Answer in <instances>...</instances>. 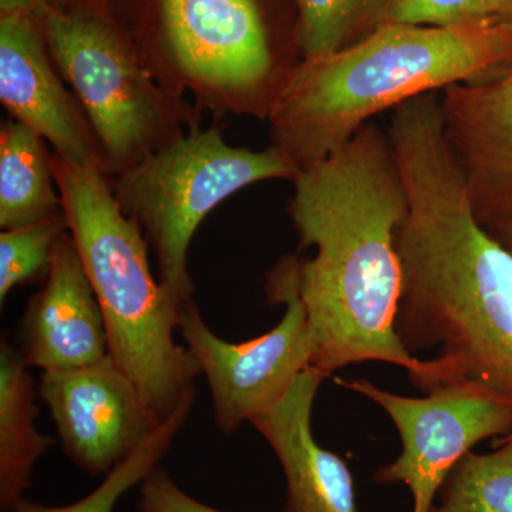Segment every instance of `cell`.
<instances>
[{"instance_id": "cell-19", "label": "cell", "mask_w": 512, "mask_h": 512, "mask_svg": "<svg viewBox=\"0 0 512 512\" xmlns=\"http://www.w3.org/2000/svg\"><path fill=\"white\" fill-rule=\"evenodd\" d=\"M430 512H512V434L493 453H468L441 485Z\"/></svg>"}, {"instance_id": "cell-23", "label": "cell", "mask_w": 512, "mask_h": 512, "mask_svg": "<svg viewBox=\"0 0 512 512\" xmlns=\"http://www.w3.org/2000/svg\"><path fill=\"white\" fill-rule=\"evenodd\" d=\"M487 234L512 254V195L476 214Z\"/></svg>"}, {"instance_id": "cell-17", "label": "cell", "mask_w": 512, "mask_h": 512, "mask_svg": "<svg viewBox=\"0 0 512 512\" xmlns=\"http://www.w3.org/2000/svg\"><path fill=\"white\" fill-rule=\"evenodd\" d=\"M392 0H296V45L302 60L322 59L379 28Z\"/></svg>"}, {"instance_id": "cell-2", "label": "cell", "mask_w": 512, "mask_h": 512, "mask_svg": "<svg viewBox=\"0 0 512 512\" xmlns=\"http://www.w3.org/2000/svg\"><path fill=\"white\" fill-rule=\"evenodd\" d=\"M292 183L289 217L302 247L316 249L298 269L311 367L329 377L379 360L406 369L423 390L430 360L414 357L394 330L402 293L396 234L409 202L389 133L366 124Z\"/></svg>"}, {"instance_id": "cell-3", "label": "cell", "mask_w": 512, "mask_h": 512, "mask_svg": "<svg viewBox=\"0 0 512 512\" xmlns=\"http://www.w3.org/2000/svg\"><path fill=\"white\" fill-rule=\"evenodd\" d=\"M511 64L512 23L503 20L454 28L384 22L335 55L296 64L266 117L272 146L302 170L377 114Z\"/></svg>"}, {"instance_id": "cell-22", "label": "cell", "mask_w": 512, "mask_h": 512, "mask_svg": "<svg viewBox=\"0 0 512 512\" xmlns=\"http://www.w3.org/2000/svg\"><path fill=\"white\" fill-rule=\"evenodd\" d=\"M137 507L140 512H225L185 493L161 466L140 484Z\"/></svg>"}, {"instance_id": "cell-1", "label": "cell", "mask_w": 512, "mask_h": 512, "mask_svg": "<svg viewBox=\"0 0 512 512\" xmlns=\"http://www.w3.org/2000/svg\"><path fill=\"white\" fill-rule=\"evenodd\" d=\"M387 133L409 202L394 330L410 353L440 349L424 393L476 387L512 403V254L477 220L440 94L397 107Z\"/></svg>"}, {"instance_id": "cell-24", "label": "cell", "mask_w": 512, "mask_h": 512, "mask_svg": "<svg viewBox=\"0 0 512 512\" xmlns=\"http://www.w3.org/2000/svg\"><path fill=\"white\" fill-rule=\"evenodd\" d=\"M60 0H0L2 15L37 16L49 6L57 5Z\"/></svg>"}, {"instance_id": "cell-25", "label": "cell", "mask_w": 512, "mask_h": 512, "mask_svg": "<svg viewBox=\"0 0 512 512\" xmlns=\"http://www.w3.org/2000/svg\"><path fill=\"white\" fill-rule=\"evenodd\" d=\"M487 13L490 18L512 23V0H487Z\"/></svg>"}, {"instance_id": "cell-8", "label": "cell", "mask_w": 512, "mask_h": 512, "mask_svg": "<svg viewBox=\"0 0 512 512\" xmlns=\"http://www.w3.org/2000/svg\"><path fill=\"white\" fill-rule=\"evenodd\" d=\"M299 258L288 255L268 275V295L286 306L274 329L252 340L232 343L215 335L197 303H181L178 333L197 360L210 387L215 424L235 433L245 421L269 410L311 367L313 343L308 315L299 296Z\"/></svg>"}, {"instance_id": "cell-5", "label": "cell", "mask_w": 512, "mask_h": 512, "mask_svg": "<svg viewBox=\"0 0 512 512\" xmlns=\"http://www.w3.org/2000/svg\"><path fill=\"white\" fill-rule=\"evenodd\" d=\"M36 19L57 72L99 138L110 178L201 124L202 111L157 82L109 16L90 6L52 5Z\"/></svg>"}, {"instance_id": "cell-11", "label": "cell", "mask_w": 512, "mask_h": 512, "mask_svg": "<svg viewBox=\"0 0 512 512\" xmlns=\"http://www.w3.org/2000/svg\"><path fill=\"white\" fill-rule=\"evenodd\" d=\"M0 101L10 119L45 138L52 151L109 177L99 138L57 72L36 16L0 18Z\"/></svg>"}, {"instance_id": "cell-15", "label": "cell", "mask_w": 512, "mask_h": 512, "mask_svg": "<svg viewBox=\"0 0 512 512\" xmlns=\"http://www.w3.org/2000/svg\"><path fill=\"white\" fill-rule=\"evenodd\" d=\"M35 380L20 349L0 342V512H12L32 487L37 461L53 440L36 429Z\"/></svg>"}, {"instance_id": "cell-12", "label": "cell", "mask_w": 512, "mask_h": 512, "mask_svg": "<svg viewBox=\"0 0 512 512\" xmlns=\"http://www.w3.org/2000/svg\"><path fill=\"white\" fill-rule=\"evenodd\" d=\"M19 339L26 365L43 373L93 365L109 355L99 299L70 231L57 241L45 284L26 306Z\"/></svg>"}, {"instance_id": "cell-18", "label": "cell", "mask_w": 512, "mask_h": 512, "mask_svg": "<svg viewBox=\"0 0 512 512\" xmlns=\"http://www.w3.org/2000/svg\"><path fill=\"white\" fill-rule=\"evenodd\" d=\"M194 402L195 396L185 399L150 439L144 441L127 460L104 476L99 487L82 500L63 507H47L22 498L12 512H113L131 488L143 483L160 467L161 460L170 451L178 433L187 423Z\"/></svg>"}, {"instance_id": "cell-13", "label": "cell", "mask_w": 512, "mask_h": 512, "mask_svg": "<svg viewBox=\"0 0 512 512\" xmlns=\"http://www.w3.org/2000/svg\"><path fill=\"white\" fill-rule=\"evenodd\" d=\"M325 379L308 367L274 409L251 420L284 470L285 512H357L348 464L312 433L313 404Z\"/></svg>"}, {"instance_id": "cell-9", "label": "cell", "mask_w": 512, "mask_h": 512, "mask_svg": "<svg viewBox=\"0 0 512 512\" xmlns=\"http://www.w3.org/2000/svg\"><path fill=\"white\" fill-rule=\"evenodd\" d=\"M338 383L379 404L396 424L402 454L373 477L377 483L407 485L413 512L431 511L448 474L476 444L512 434V403L476 387H444L414 399L367 380Z\"/></svg>"}, {"instance_id": "cell-7", "label": "cell", "mask_w": 512, "mask_h": 512, "mask_svg": "<svg viewBox=\"0 0 512 512\" xmlns=\"http://www.w3.org/2000/svg\"><path fill=\"white\" fill-rule=\"evenodd\" d=\"M157 82L201 111L268 117L292 70L279 66L258 0H156Z\"/></svg>"}, {"instance_id": "cell-16", "label": "cell", "mask_w": 512, "mask_h": 512, "mask_svg": "<svg viewBox=\"0 0 512 512\" xmlns=\"http://www.w3.org/2000/svg\"><path fill=\"white\" fill-rule=\"evenodd\" d=\"M63 215L47 141L9 119L0 130V228L28 227Z\"/></svg>"}, {"instance_id": "cell-10", "label": "cell", "mask_w": 512, "mask_h": 512, "mask_svg": "<svg viewBox=\"0 0 512 512\" xmlns=\"http://www.w3.org/2000/svg\"><path fill=\"white\" fill-rule=\"evenodd\" d=\"M37 392L64 454L90 476H107L163 424L110 355L93 365L42 373Z\"/></svg>"}, {"instance_id": "cell-4", "label": "cell", "mask_w": 512, "mask_h": 512, "mask_svg": "<svg viewBox=\"0 0 512 512\" xmlns=\"http://www.w3.org/2000/svg\"><path fill=\"white\" fill-rule=\"evenodd\" d=\"M52 167L69 231L99 299L109 355L164 423L201 376L187 346L175 340L181 303L151 271L150 244L121 210L111 178L52 151Z\"/></svg>"}, {"instance_id": "cell-14", "label": "cell", "mask_w": 512, "mask_h": 512, "mask_svg": "<svg viewBox=\"0 0 512 512\" xmlns=\"http://www.w3.org/2000/svg\"><path fill=\"white\" fill-rule=\"evenodd\" d=\"M448 141L464 171L474 212L512 195V64L440 93Z\"/></svg>"}, {"instance_id": "cell-20", "label": "cell", "mask_w": 512, "mask_h": 512, "mask_svg": "<svg viewBox=\"0 0 512 512\" xmlns=\"http://www.w3.org/2000/svg\"><path fill=\"white\" fill-rule=\"evenodd\" d=\"M69 231L66 214L53 220L6 229L0 234V303L19 286L46 281L57 241Z\"/></svg>"}, {"instance_id": "cell-21", "label": "cell", "mask_w": 512, "mask_h": 512, "mask_svg": "<svg viewBox=\"0 0 512 512\" xmlns=\"http://www.w3.org/2000/svg\"><path fill=\"white\" fill-rule=\"evenodd\" d=\"M488 18L487 0H392L384 22L454 28Z\"/></svg>"}, {"instance_id": "cell-6", "label": "cell", "mask_w": 512, "mask_h": 512, "mask_svg": "<svg viewBox=\"0 0 512 512\" xmlns=\"http://www.w3.org/2000/svg\"><path fill=\"white\" fill-rule=\"evenodd\" d=\"M299 167L278 148L227 143L221 127H191L173 143L111 178L121 210L143 229L156 256L157 279L177 301L192 299V238L218 205L249 185L293 181Z\"/></svg>"}]
</instances>
